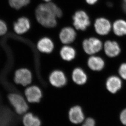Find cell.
Listing matches in <instances>:
<instances>
[{
    "mask_svg": "<svg viewBox=\"0 0 126 126\" xmlns=\"http://www.w3.org/2000/svg\"><path fill=\"white\" fill-rule=\"evenodd\" d=\"M63 12L55 3L41 4L36 10V17L40 24L45 28H53L57 25V18H61Z\"/></svg>",
    "mask_w": 126,
    "mask_h": 126,
    "instance_id": "6da1fadb",
    "label": "cell"
},
{
    "mask_svg": "<svg viewBox=\"0 0 126 126\" xmlns=\"http://www.w3.org/2000/svg\"><path fill=\"white\" fill-rule=\"evenodd\" d=\"M7 98L10 105L18 115L22 116L28 112L29 103L24 95L18 92L9 93Z\"/></svg>",
    "mask_w": 126,
    "mask_h": 126,
    "instance_id": "7a4b0ae2",
    "label": "cell"
},
{
    "mask_svg": "<svg viewBox=\"0 0 126 126\" xmlns=\"http://www.w3.org/2000/svg\"><path fill=\"white\" fill-rule=\"evenodd\" d=\"M14 80L16 84L25 88L32 84V72L28 68H19L14 73Z\"/></svg>",
    "mask_w": 126,
    "mask_h": 126,
    "instance_id": "3957f363",
    "label": "cell"
},
{
    "mask_svg": "<svg viewBox=\"0 0 126 126\" xmlns=\"http://www.w3.org/2000/svg\"><path fill=\"white\" fill-rule=\"evenodd\" d=\"M73 24L77 30L85 31L91 25L89 16L85 11L80 10L76 11L72 17Z\"/></svg>",
    "mask_w": 126,
    "mask_h": 126,
    "instance_id": "277c9868",
    "label": "cell"
},
{
    "mask_svg": "<svg viewBox=\"0 0 126 126\" xmlns=\"http://www.w3.org/2000/svg\"><path fill=\"white\" fill-rule=\"evenodd\" d=\"M24 95L29 103H38L42 99L43 91L38 86L32 84L25 87Z\"/></svg>",
    "mask_w": 126,
    "mask_h": 126,
    "instance_id": "5b68a950",
    "label": "cell"
},
{
    "mask_svg": "<svg viewBox=\"0 0 126 126\" xmlns=\"http://www.w3.org/2000/svg\"><path fill=\"white\" fill-rule=\"evenodd\" d=\"M82 46L86 54L92 55L99 52L102 49L103 45L101 40L96 37H91L84 40Z\"/></svg>",
    "mask_w": 126,
    "mask_h": 126,
    "instance_id": "8992f818",
    "label": "cell"
},
{
    "mask_svg": "<svg viewBox=\"0 0 126 126\" xmlns=\"http://www.w3.org/2000/svg\"><path fill=\"white\" fill-rule=\"evenodd\" d=\"M49 81L53 87L61 88L67 84L68 79L64 71L60 69H56L53 71L49 75Z\"/></svg>",
    "mask_w": 126,
    "mask_h": 126,
    "instance_id": "52a82bcc",
    "label": "cell"
},
{
    "mask_svg": "<svg viewBox=\"0 0 126 126\" xmlns=\"http://www.w3.org/2000/svg\"><path fill=\"white\" fill-rule=\"evenodd\" d=\"M112 26L111 22L105 17H100L95 20L94 28L95 31L100 36H106L111 32Z\"/></svg>",
    "mask_w": 126,
    "mask_h": 126,
    "instance_id": "ba28073f",
    "label": "cell"
},
{
    "mask_svg": "<svg viewBox=\"0 0 126 126\" xmlns=\"http://www.w3.org/2000/svg\"><path fill=\"white\" fill-rule=\"evenodd\" d=\"M68 119L72 124L77 125L84 120V115L80 106H74L70 108L68 113Z\"/></svg>",
    "mask_w": 126,
    "mask_h": 126,
    "instance_id": "9c48e42d",
    "label": "cell"
},
{
    "mask_svg": "<svg viewBox=\"0 0 126 126\" xmlns=\"http://www.w3.org/2000/svg\"><path fill=\"white\" fill-rule=\"evenodd\" d=\"M77 33L75 30L70 27L63 28L59 34L60 39L63 44L68 45L75 41Z\"/></svg>",
    "mask_w": 126,
    "mask_h": 126,
    "instance_id": "30bf717a",
    "label": "cell"
},
{
    "mask_svg": "<svg viewBox=\"0 0 126 126\" xmlns=\"http://www.w3.org/2000/svg\"><path fill=\"white\" fill-rule=\"evenodd\" d=\"M104 51L106 55L110 57L118 56L121 52V48L118 42L113 40H107L104 44Z\"/></svg>",
    "mask_w": 126,
    "mask_h": 126,
    "instance_id": "8fae6325",
    "label": "cell"
},
{
    "mask_svg": "<svg viewBox=\"0 0 126 126\" xmlns=\"http://www.w3.org/2000/svg\"><path fill=\"white\" fill-rule=\"evenodd\" d=\"M54 47L52 41L47 37L41 38L37 43V49L43 54H51L54 50Z\"/></svg>",
    "mask_w": 126,
    "mask_h": 126,
    "instance_id": "7c38bea8",
    "label": "cell"
},
{
    "mask_svg": "<svg viewBox=\"0 0 126 126\" xmlns=\"http://www.w3.org/2000/svg\"><path fill=\"white\" fill-rule=\"evenodd\" d=\"M30 28V23L28 18H19L14 24V30L18 34H22L28 31Z\"/></svg>",
    "mask_w": 126,
    "mask_h": 126,
    "instance_id": "4fadbf2b",
    "label": "cell"
},
{
    "mask_svg": "<svg viewBox=\"0 0 126 126\" xmlns=\"http://www.w3.org/2000/svg\"><path fill=\"white\" fill-rule=\"evenodd\" d=\"M22 120L24 126H41L42 125L41 119L29 111L22 115Z\"/></svg>",
    "mask_w": 126,
    "mask_h": 126,
    "instance_id": "5bb4252c",
    "label": "cell"
},
{
    "mask_svg": "<svg viewBox=\"0 0 126 126\" xmlns=\"http://www.w3.org/2000/svg\"><path fill=\"white\" fill-rule=\"evenodd\" d=\"M60 56L63 61L70 62L75 58L76 51L75 49L69 45L63 47L60 51Z\"/></svg>",
    "mask_w": 126,
    "mask_h": 126,
    "instance_id": "9a60e30c",
    "label": "cell"
},
{
    "mask_svg": "<svg viewBox=\"0 0 126 126\" xmlns=\"http://www.w3.org/2000/svg\"><path fill=\"white\" fill-rule=\"evenodd\" d=\"M113 32L118 37L126 36V20L123 19H117L112 25Z\"/></svg>",
    "mask_w": 126,
    "mask_h": 126,
    "instance_id": "2e32d148",
    "label": "cell"
},
{
    "mask_svg": "<svg viewBox=\"0 0 126 126\" xmlns=\"http://www.w3.org/2000/svg\"><path fill=\"white\" fill-rule=\"evenodd\" d=\"M122 86L121 80L119 78L112 76L109 78L106 82V87L109 92L113 94L116 93Z\"/></svg>",
    "mask_w": 126,
    "mask_h": 126,
    "instance_id": "e0dca14e",
    "label": "cell"
},
{
    "mask_svg": "<svg viewBox=\"0 0 126 126\" xmlns=\"http://www.w3.org/2000/svg\"><path fill=\"white\" fill-rule=\"evenodd\" d=\"M71 78L73 82L78 85L84 84L87 81V75L83 70L79 67L73 70L71 74Z\"/></svg>",
    "mask_w": 126,
    "mask_h": 126,
    "instance_id": "ac0fdd59",
    "label": "cell"
},
{
    "mask_svg": "<svg viewBox=\"0 0 126 126\" xmlns=\"http://www.w3.org/2000/svg\"><path fill=\"white\" fill-rule=\"evenodd\" d=\"M88 65L92 70L98 71L104 68L105 62L101 57L92 56L88 59Z\"/></svg>",
    "mask_w": 126,
    "mask_h": 126,
    "instance_id": "d6986e66",
    "label": "cell"
},
{
    "mask_svg": "<svg viewBox=\"0 0 126 126\" xmlns=\"http://www.w3.org/2000/svg\"><path fill=\"white\" fill-rule=\"evenodd\" d=\"M30 2V0H9L11 7L16 10H19L26 6Z\"/></svg>",
    "mask_w": 126,
    "mask_h": 126,
    "instance_id": "ffe728a7",
    "label": "cell"
},
{
    "mask_svg": "<svg viewBox=\"0 0 126 126\" xmlns=\"http://www.w3.org/2000/svg\"><path fill=\"white\" fill-rule=\"evenodd\" d=\"M119 73L123 79L126 80V63H123L120 65Z\"/></svg>",
    "mask_w": 126,
    "mask_h": 126,
    "instance_id": "44dd1931",
    "label": "cell"
},
{
    "mask_svg": "<svg viewBox=\"0 0 126 126\" xmlns=\"http://www.w3.org/2000/svg\"><path fill=\"white\" fill-rule=\"evenodd\" d=\"M7 26L5 22L0 20V36L5 34L7 32Z\"/></svg>",
    "mask_w": 126,
    "mask_h": 126,
    "instance_id": "7402d4cb",
    "label": "cell"
},
{
    "mask_svg": "<svg viewBox=\"0 0 126 126\" xmlns=\"http://www.w3.org/2000/svg\"><path fill=\"white\" fill-rule=\"evenodd\" d=\"M95 122L92 118H88L86 120L82 126H95Z\"/></svg>",
    "mask_w": 126,
    "mask_h": 126,
    "instance_id": "603a6c76",
    "label": "cell"
},
{
    "mask_svg": "<svg viewBox=\"0 0 126 126\" xmlns=\"http://www.w3.org/2000/svg\"><path fill=\"white\" fill-rule=\"evenodd\" d=\"M120 119L122 123L126 126V109L123 110L121 113Z\"/></svg>",
    "mask_w": 126,
    "mask_h": 126,
    "instance_id": "cb8c5ba5",
    "label": "cell"
},
{
    "mask_svg": "<svg viewBox=\"0 0 126 126\" xmlns=\"http://www.w3.org/2000/svg\"><path fill=\"white\" fill-rule=\"evenodd\" d=\"M122 9L126 15V0H122L121 2Z\"/></svg>",
    "mask_w": 126,
    "mask_h": 126,
    "instance_id": "d4e9b609",
    "label": "cell"
},
{
    "mask_svg": "<svg viewBox=\"0 0 126 126\" xmlns=\"http://www.w3.org/2000/svg\"><path fill=\"white\" fill-rule=\"evenodd\" d=\"M85 0L87 4L90 5H95L98 1V0Z\"/></svg>",
    "mask_w": 126,
    "mask_h": 126,
    "instance_id": "484cf974",
    "label": "cell"
},
{
    "mask_svg": "<svg viewBox=\"0 0 126 126\" xmlns=\"http://www.w3.org/2000/svg\"><path fill=\"white\" fill-rule=\"evenodd\" d=\"M7 96L6 95H3L2 93L1 92V91H0V104L3 102L5 98H6Z\"/></svg>",
    "mask_w": 126,
    "mask_h": 126,
    "instance_id": "4316f807",
    "label": "cell"
},
{
    "mask_svg": "<svg viewBox=\"0 0 126 126\" xmlns=\"http://www.w3.org/2000/svg\"><path fill=\"white\" fill-rule=\"evenodd\" d=\"M44 0V1H45V2H49L51 0Z\"/></svg>",
    "mask_w": 126,
    "mask_h": 126,
    "instance_id": "83f0119b",
    "label": "cell"
}]
</instances>
